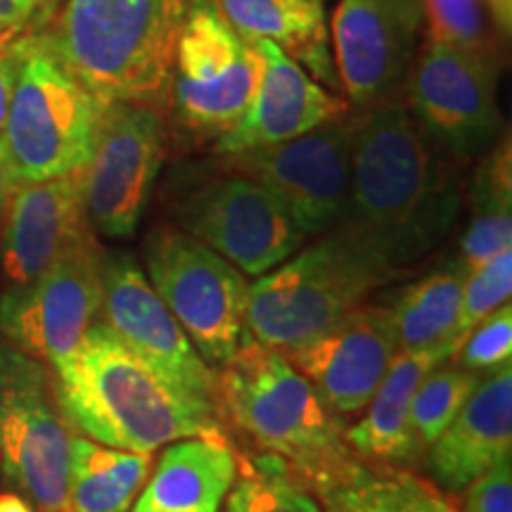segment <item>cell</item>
I'll use <instances>...</instances> for the list:
<instances>
[{
	"label": "cell",
	"mask_w": 512,
	"mask_h": 512,
	"mask_svg": "<svg viewBox=\"0 0 512 512\" xmlns=\"http://www.w3.org/2000/svg\"><path fill=\"white\" fill-rule=\"evenodd\" d=\"M354 117L347 214L337 228L399 271L425 259L456 226L460 183L446 155L408 110L384 100Z\"/></svg>",
	"instance_id": "1"
},
{
	"label": "cell",
	"mask_w": 512,
	"mask_h": 512,
	"mask_svg": "<svg viewBox=\"0 0 512 512\" xmlns=\"http://www.w3.org/2000/svg\"><path fill=\"white\" fill-rule=\"evenodd\" d=\"M53 389L69 425L105 446L155 453L188 437L228 439L219 411L157 377L100 318L55 370Z\"/></svg>",
	"instance_id": "2"
},
{
	"label": "cell",
	"mask_w": 512,
	"mask_h": 512,
	"mask_svg": "<svg viewBox=\"0 0 512 512\" xmlns=\"http://www.w3.org/2000/svg\"><path fill=\"white\" fill-rule=\"evenodd\" d=\"M192 0H64L46 38L102 102L166 110L176 43Z\"/></svg>",
	"instance_id": "3"
},
{
	"label": "cell",
	"mask_w": 512,
	"mask_h": 512,
	"mask_svg": "<svg viewBox=\"0 0 512 512\" xmlns=\"http://www.w3.org/2000/svg\"><path fill=\"white\" fill-rule=\"evenodd\" d=\"M219 415L280 458L309 491L356 463L342 418L323 406L283 351L245 337L216 373Z\"/></svg>",
	"instance_id": "4"
},
{
	"label": "cell",
	"mask_w": 512,
	"mask_h": 512,
	"mask_svg": "<svg viewBox=\"0 0 512 512\" xmlns=\"http://www.w3.org/2000/svg\"><path fill=\"white\" fill-rule=\"evenodd\" d=\"M396 271L347 230L332 228L249 285L247 330L287 354L330 330Z\"/></svg>",
	"instance_id": "5"
},
{
	"label": "cell",
	"mask_w": 512,
	"mask_h": 512,
	"mask_svg": "<svg viewBox=\"0 0 512 512\" xmlns=\"http://www.w3.org/2000/svg\"><path fill=\"white\" fill-rule=\"evenodd\" d=\"M107 102L64 69L43 36H22L0 143L17 185L83 171Z\"/></svg>",
	"instance_id": "6"
},
{
	"label": "cell",
	"mask_w": 512,
	"mask_h": 512,
	"mask_svg": "<svg viewBox=\"0 0 512 512\" xmlns=\"http://www.w3.org/2000/svg\"><path fill=\"white\" fill-rule=\"evenodd\" d=\"M145 275L192 347L221 366L249 335L245 273L183 228H155L145 240Z\"/></svg>",
	"instance_id": "7"
},
{
	"label": "cell",
	"mask_w": 512,
	"mask_h": 512,
	"mask_svg": "<svg viewBox=\"0 0 512 512\" xmlns=\"http://www.w3.org/2000/svg\"><path fill=\"white\" fill-rule=\"evenodd\" d=\"M72 437L46 366L0 342V472L41 512L69 505Z\"/></svg>",
	"instance_id": "8"
},
{
	"label": "cell",
	"mask_w": 512,
	"mask_h": 512,
	"mask_svg": "<svg viewBox=\"0 0 512 512\" xmlns=\"http://www.w3.org/2000/svg\"><path fill=\"white\" fill-rule=\"evenodd\" d=\"M261 69L259 50L230 27L216 0H192L171 72L176 121L197 138L226 136L252 105Z\"/></svg>",
	"instance_id": "9"
},
{
	"label": "cell",
	"mask_w": 512,
	"mask_h": 512,
	"mask_svg": "<svg viewBox=\"0 0 512 512\" xmlns=\"http://www.w3.org/2000/svg\"><path fill=\"white\" fill-rule=\"evenodd\" d=\"M105 249L95 235L69 249L34 283L0 292V337L43 366L62 368L102 306Z\"/></svg>",
	"instance_id": "10"
},
{
	"label": "cell",
	"mask_w": 512,
	"mask_h": 512,
	"mask_svg": "<svg viewBox=\"0 0 512 512\" xmlns=\"http://www.w3.org/2000/svg\"><path fill=\"white\" fill-rule=\"evenodd\" d=\"M406 79L408 110L446 155L465 162L496 143L498 60L425 38Z\"/></svg>",
	"instance_id": "11"
},
{
	"label": "cell",
	"mask_w": 512,
	"mask_h": 512,
	"mask_svg": "<svg viewBox=\"0 0 512 512\" xmlns=\"http://www.w3.org/2000/svg\"><path fill=\"white\" fill-rule=\"evenodd\" d=\"M351 140L354 117H344L285 143L226 155L228 169L264 185L304 235L330 233L347 214Z\"/></svg>",
	"instance_id": "12"
},
{
	"label": "cell",
	"mask_w": 512,
	"mask_h": 512,
	"mask_svg": "<svg viewBox=\"0 0 512 512\" xmlns=\"http://www.w3.org/2000/svg\"><path fill=\"white\" fill-rule=\"evenodd\" d=\"M162 159V110L107 102L93 155L81 171L91 228L112 240L131 238L150 202Z\"/></svg>",
	"instance_id": "13"
},
{
	"label": "cell",
	"mask_w": 512,
	"mask_h": 512,
	"mask_svg": "<svg viewBox=\"0 0 512 512\" xmlns=\"http://www.w3.org/2000/svg\"><path fill=\"white\" fill-rule=\"evenodd\" d=\"M100 320L166 384L219 411L216 373L133 256L105 254L102 259Z\"/></svg>",
	"instance_id": "14"
},
{
	"label": "cell",
	"mask_w": 512,
	"mask_h": 512,
	"mask_svg": "<svg viewBox=\"0 0 512 512\" xmlns=\"http://www.w3.org/2000/svg\"><path fill=\"white\" fill-rule=\"evenodd\" d=\"M178 221L245 275L273 271L306 240L264 185L235 171L192 190L178 207Z\"/></svg>",
	"instance_id": "15"
},
{
	"label": "cell",
	"mask_w": 512,
	"mask_h": 512,
	"mask_svg": "<svg viewBox=\"0 0 512 512\" xmlns=\"http://www.w3.org/2000/svg\"><path fill=\"white\" fill-rule=\"evenodd\" d=\"M422 0H339L332 50L342 93L358 110L399 91L418 53Z\"/></svg>",
	"instance_id": "16"
},
{
	"label": "cell",
	"mask_w": 512,
	"mask_h": 512,
	"mask_svg": "<svg viewBox=\"0 0 512 512\" xmlns=\"http://www.w3.org/2000/svg\"><path fill=\"white\" fill-rule=\"evenodd\" d=\"M396 354L399 342L392 313L361 304L323 335L285 356L309 380L323 406L344 418L368 406Z\"/></svg>",
	"instance_id": "17"
},
{
	"label": "cell",
	"mask_w": 512,
	"mask_h": 512,
	"mask_svg": "<svg viewBox=\"0 0 512 512\" xmlns=\"http://www.w3.org/2000/svg\"><path fill=\"white\" fill-rule=\"evenodd\" d=\"M91 235L81 171L17 185L0 211L3 290H19L34 283L38 275Z\"/></svg>",
	"instance_id": "18"
},
{
	"label": "cell",
	"mask_w": 512,
	"mask_h": 512,
	"mask_svg": "<svg viewBox=\"0 0 512 512\" xmlns=\"http://www.w3.org/2000/svg\"><path fill=\"white\" fill-rule=\"evenodd\" d=\"M254 46L264 62L259 88L240 124L216 143L221 155L285 143L349 117V102L318 83L275 43L254 41Z\"/></svg>",
	"instance_id": "19"
},
{
	"label": "cell",
	"mask_w": 512,
	"mask_h": 512,
	"mask_svg": "<svg viewBox=\"0 0 512 512\" xmlns=\"http://www.w3.org/2000/svg\"><path fill=\"white\" fill-rule=\"evenodd\" d=\"M512 456V366L479 380L451 425L430 446L434 482L463 491L472 479Z\"/></svg>",
	"instance_id": "20"
},
{
	"label": "cell",
	"mask_w": 512,
	"mask_h": 512,
	"mask_svg": "<svg viewBox=\"0 0 512 512\" xmlns=\"http://www.w3.org/2000/svg\"><path fill=\"white\" fill-rule=\"evenodd\" d=\"M238 477L228 439L188 437L164 448L131 512H221Z\"/></svg>",
	"instance_id": "21"
},
{
	"label": "cell",
	"mask_w": 512,
	"mask_h": 512,
	"mask_svg": "<svg viewBox=\"0 0 512 512\" xmlns=\"http://www.w3.org/2000/svg\"><path fill=\"white\" fill-rule=\"evenodd\" d=\"M221 15L245 41H271L318 83L342 93L323 3L318 0H216Z\"/></svg>",
	"instance_id": "22"
},
{
	"label": "cell",
	"mask_w": 512,
	"mask_h": 512,
	"mask_svg": "<svg viewBox=\"0 0 512 512\" xmlns=\"http://www.w3.org/2000/svg\"><path fill=\"white\" fill-rule=\"evenodd\" d=\"M448 361L441 351H399L377 384L368 413L344 434L351 451L382 465L413 463L422 456L411 425V403L434 366Z\"/></svg>",
	"instance_id": "23"
},
{
	"label": "cell",
	"mask_w": 512,
	"mask_h": 512,
	"mask_svg": "<svg viewBox=\"0 0 512 512\" xmlns=\"http://www.w3.org/2000/svg\"><path fill=\"white\" fill-rule=\"evenodd\" d=\"M512 249V155L510 138L486 150L470 190V221L456 264L465 275Z\"/></svg>",
	"instance_id": "24"
},
{
	"label": "cell",
	"mask_w": 512,
	"mask_h": 512,
	"mask_svg": "<svg viewBox=\"0 0 512 512\" xmlns=\"http://www.w3.org/2000/svg\"><path fill=\"white\" fill-rule=\"evenodd\" d=\"M152 472V453L72 437L69 505L79 512H128Z\"/></svg>",
	"instance_id": "25"
},
{
	"label": "cell",
	"mask_w": 512,
	"mask_h": 512,
	"mask_svg": "<svg viewBox=\"0 0 512 512\" xmlns=\"http://www.w3.org/2000/svg\"><path fill=\"white\" fill-rule=\"evenodd\" d=\"M465 278L456 261H451L444 271L425 275L399 294L389 309L399 351H441L451 361L456 354L453 328Z\"/></svg>",
	"instance_id": "26"
},
{
	"label": "cell",
	"mask_w": 512,
	"mask_h": 512,
	"mask_svg": "<svg viewBox=\"0 0 512 512\" xmlns=\"http://www.w3.org/2000/svg\"><path fill=\"white\" fill-rule=\"evenodd\" d=\"M226 496V512H323L306 486L292 475L283 460H245Z\"/></svg>",
	"instance_id": "27"
},
{
	"label": "cell",
	"mask_w": 512,
	"mask_h": 512,
	"mask_svg": "<svg viewBox=\"0 0 512 512\" xmlns=\"http://www.w3.org/2000/svg\"><path fill=\"white\" fill-rule=\"evenodd\" d=\"M479 380V375L448 361L434 366L425 375L411 403V425L422 453L451 425Z\"/></svg>",
	"instance_id": "28"
},
{
	"label": "cell",
	"mask_w": 512,
	"mask_h": 512,
	"mask_svg": "<svg viewBox=\"0 0 512 512\" xmlns=\"http://www.w3.org/2000/svg\"><path fill=\"white\" fill-rule=\"evenodd\" d=\"M489 17L484 0H422L427 41L448 43L467 53L498 60L503 36Z\"/></svg>",
	"instance_id": "29"
},
{
	"label": "cell",
	"mask_w": 512,
	"mask_h": 512,
	"mask_svg": "<svg viewBox=\"0 0 512 512\" xmlns=\"http://www.w3.org/2000/svg\"><path fill=\"white\" fill-rule=\"evenodd\" d=\"M512 297V249H505L477 271L465 278L463 297H460V309L453 328V342L456 349L463 344L467 332L491 316L496 309L510 304Z\"/></svg>",
	"instance_id": "30"
},
{
	"label": "cell",
	"mask_w": 512,
	"mask_h": 512,
	"mask_svg": "<svg viewBox=\"0 0 512 512\" xmlns=\"http://www.w3.org/2000/svg\"><path fill=\"white\" fill-rule=\"evenodd\" d=\"M316 494L323 512H394L389 470L375 472L358 460Z\"/></svg>",
	"instance_id": "31"
},
{
	"label": "cell",
	"mask_w": 512,
	"mask_h": 512,
	"mask_svg": "<svg viewBox=\"0 0 512 512\" xmlns=\"http://www.w3.org/2000/svg\"><path fill=\"white\" fill-rule=\"evenodd\" d=\"M456 366L486 377L510 366L512 361V309L510 304L496 309L482 323L467 332L463 344L456 349Z\"/></svg>",
	"instance_id": "32"
},
{
	"label": "cell",
	"mask_w": 512,
	"mask_h": 512,
	"mask_svg": "<svg viewBox=\"0 0 512 512\" xmlns=\"http://www.w3.org/2000/svg\"><path fill=\"white\" fill-rule=\"evenodd\" d=\"M463 512H512V463L501 460L465 486Z\"/></svg>",
	"instance_id": "33"
},
{
	"label": "cell",
	"mask_w": 512,
	"mask_h": 512,
	"mask_svg": "<svg viewBox=\"0 0 512 512\" xmlns=\"http://www.w3.org/2000/svg\"><path fill=\"white\" fill-rule=\"evenodd\" d=\"M392 477L394 512H458L439 486L406 470H389Z\"/></svg>",
	"instance_id": "34"
},
{
	"label": "cell",
	"mask_w": 512,
	"mask_h": 512,
	"mask_svg": "<svg viewBox=\"0 0 512 512\" xmlns=\"http://www.w3.org/2000/svg\"><path fill=\"white\" fill-rule=\"evenodd\" d=\"M24 36V24H12L0 34V136H3L5 119H8L12 88H15L19 43Z\"/></svg>",
	"instance_id": "35"
},
{
	"label": "cell",
	"mask_w": 512,
	"mask_h": 512,
	"mask_svg": "<svg viewBox=\"0 0 512 512\" xmlns=\"http://www.w3.org/2000/svg\"><path fill=\"white\" fill-rule=\"evenodd\" d=\"M43 0H0V24L3 27H12V24H27L38 5Z\"/></svg>",
	"instance_id": "36"
},
{
	"label": "cell",
	"mask_w": 512,
	"mask_h": 512,
	"mask_svg": "<svg viewBox=\"0 0 512 512\" xmlns=\"http://www.w3.org/2000/svg\"><path fill=\"white\" fill-rule=\"evenodd\" d=\"M486 10H489L494 27L503 38L510 36L512 27V0H484Z\"/></svg>",
	"instance_id": "37"
},
{
	"label": "cell",
	"mask_w": 512,
	"mask_h": 512,
	"mask_svg": "<svg viewBox=\"0 0 512 512\" xmlns=\"http://www.w3.org/2000/svg\"><path fill=\"white\" fill-rule=\"evenodd\" d=\"M15 188H17V181L15 176H12L8 155H5V147L0 143V211H3L5 202H8V197L12 195V190Z\"/></svg>",
	"instance_id": "38"
},
{
	"label": "cell",
	"mask_w": 512,
	"mask_h": 512,
	"mask_svg": "<svg viewBox=\"0 0 512 512\" xmlns=\"http://www.w3.org/2000/svg\"><path fill=\"white\" fill-rule=\"evenodd\" d=\"M0 512H36L34 503L22 494H15V491H5L0 494Z\"/></svg>",
	"instance_id": "39"
},
{
	"label": "cell",
	"mask_w": 512,
	"mask_h": 512,
	"mask_svg": "<svg viewBox=\"0 0 512 512\" xmlns=\"http://www.w3.org/2000/svg\"><path fill=\"white\" fill-rule=\"evenodd\" d=\"M55 512H79V510H74L72 505H67V508H60V510H55Z\"/></svg>",
	"instance_id": "40"
},
{
	"label": "cell",
	"mask_w": 512,
	"mask_h": 512,
	"mask_svg": "<svg viewBox=\"0 0 512 512\" xmlns=\"http://www.w3.org/2000/svg\"><path fill=\"white\" fill-rule=\"evenodd\" d=\"M5 29H8V27H3V24H0V34H3V31H5Z\"/></svg>",
	"instance_id": "41"
},
{
	"label": "cell",
	"mask_w": 512,
	"mask_h": 512,
	"mask_svg": "<svg viewBox=\"0 0 512 512\" xmlns=\"http://www.w3.org/2000/svg\"><path fill=\"white\" fill-rule=\"evenodd\" d=\"M318 3H323V0H318Z\"/></svg>",
	"instance_id": "42"
}]
</instances>
